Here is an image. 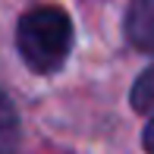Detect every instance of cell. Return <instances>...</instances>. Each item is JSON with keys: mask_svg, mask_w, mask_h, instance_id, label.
Segmentation results:
<instances>
[{"mask_svg": "<svg viewBox=\"0 0 154 154\" xmlns=\"http://www.w3.org/2000/svg\"><path fill=\"white\" fill-rule=\"evenodd\" d=\"M129 101H132V107H135L138 113L154 116V66H148L142 75H138V82L132 85Z\"/></svg>", "mask_w": 154, "mask_h": 154, "instance_id": "cell-4", "label": "cell"}, {"mask_svg": "<svg viewBox=\"0 0 154 154\" xmlns=\"http://www.w3.org/2000/svg\"><path fill=\"white\" fill-rule=\"evenodd\" d=\"M19 145V116L13 101L0 91V154H13Z\"/></svg>", "mask_w": 154, "mask_h": 154, "instance_id": "cell-3", "label": "cell"}, {"mask_svg": "<svg viewBox=\"0 0 154 154\" xmlns=\"http://www.w3.org/2000/svg\"><path fill=\"white\" fill-rule=\"evenodd\" d=\"M126 38L138 51L154 54V0H132L126 13Z\"/></svg>", "mask_w": 154, "mask_h": 154, "instance_id": "cell-2", "label": "cell"}, {"mask_svg": "<svg viewBox=\"0 0 154 154\" xmlns=\"http://www.w3.org/2000/svg\"><path fill=\"white\" fill-rule=\"evenodd\" d=\"M16 47L32 72H57L72 51V22L60 6H35L19 19Z\"/></svg>", "mask_w": 154, "mask_h": 154, "instance_id": "cell-1", "label": "cell"}, {"mask_svg": "<svg viewBox=\"0 0 154 154\" xmlns=\"http://www.w3.org/2000/svg\"><path fill=\"white\" fill-rule=\"evenodd\" d=\"M145 148L154 154V120L148 123V129H145Z\"/></svg>", "mask_w": 154, "mask_h": 154, "instance_id": "cell-5", "label": "cell"}]
</instances>
